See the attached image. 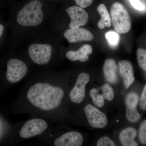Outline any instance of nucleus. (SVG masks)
Instances as JSON below:
<instances>
[{"instance_id":"nucleus-14","label":"nucleus","mask_w":146,"mask_h":146,"mask_svg":"<svg viewBox=\"0 0 146 146\" xmlns=\"http://www.w3.org/2000/svg\"><path fill=\"white\" fill-rule=\"evenodd\" d=\"M104 73L108 82L114 84L117 80V67L115 60L113 59H106L103 67Z\"/></svg>"},{"instance_id":"nucleus-1","label":"nucleus","mask_w":146,"mask_h":146,"mask_svg":"<svg viewBox=\"0 0 146 146\" xmlns=\"http://www.w3.org/2000/svg\"><path fill=\"white\" fill-rule=\"evenodd\" d=\"M64 95L63 89L59 87L48 84L37 83L29 89L27 97L35 107L49 111L59 106Z\"/></svg>"},{"instance_id":"nucleus-6","label":"nucleus","mask_w":146,"mask_h":146,"mask_svg":"<svg viewBox=\"0 0 146 146\" xmlns=\"http://www.w3.org/2000/svg\"><path fill=\"white\" fill-rule=\"evenodd\" d=\"M48 125L44 120L32 119L25 123L20 131L22 138H29L40 135L47 129Z\"/></svg>"},{"instance_id":"nucleus-22","label":"nucleus","mask_w":146,"mask_h":146,"mask_svg":"<svg viewBox=\"0 0 146 146\" xmlns=\"http://www.w3.org/2000/svg\"><path fill=\"white\" fill-rule=\"evenodd\" d=\"M98 146H115V143L109 137L104 136L99 139L97 142Z\"/></svg>"},{"instance_id":"nucleus-25","label":"nucleus","mask_w":146,"mask_h":146,"mask_svg":"<svg viewBox=\"0 0 146 146\" xmlns=\"http://www.w3.org/2000/svg\"><path fill=\"white\" fill-rule=\"evenodd\" d=\"M140 107L142 109H146V84L144 87L140 98Z\"/></svg>"},{"instance_id":"nucleus-17","label":"nucleus","mask_w":146,"mask_h":146,"mask_svg":"<svg viewBox=\"0 0 146 146\" xmlns=\"http://www.w3.org/2000/svg\"><path fill=\"white\" fill-rule=\"evenodd\" d=\"M90 95L95 105L99 108L102 107L104 106V98L103 95L100 93L98 88H95L91 90Z\"/></svg>"},{"instance_id":"nucleus-27","label":"nucleus","mask_w":146,"mask_h":146,"mask_svg":"<svg viewBox=\"0 0 146 146\" xmlns=\"http://www.w3.org/2000/svg\"><path fill=\"white\" fill-rule=\"evenodd\" d=\"M4 31V27L1 24H0V38L3 35Z\"/></svg>"},{"instance_id":"nucleus-19","label":"nucleus","mask_w":146,"mask_h":146,"mask_svg":"<svg viewBox=\"0 0 146 146\" xmlns=\"http://www.w3.org/2000/svg\"><path fill=\"white\" fill-rule=\"evenodd\" d=\"M137 60L140 68L146 71V50L143 48H138L136 51Z\"/></svg>"},{"instance_id":"nucleus-13","label":"nucleus","mask_w":146,"mask_h":146,"mask_svg":"<svg viewBox=\"0 0 146 146\" xmlns=\"http://www.w3.org/2000/svg\"><path fill=\"white\" fill-rule=\"evenodd\" d=\"M93 52V49L91 45L85 44L76 51L67 52L66 56L72 61L79 60L82 62H86L89 59V55Z\"/></svg>"},{"instance_id":"nucleus-23","label":"nucleus","mask_w":146,"mask_h":146,"mask_svg":"<svg viewBox=\"0 0 146 146\" xmlns=\"http://www.w3.org/2000/svg\"><path fill=\"white\" fill-rule=\"evenodd\" d=\"M139 138L142 144H146V120L141 124L139 131Z\"/></svg>"},{"instance_id":"nucleus-11","label":"nucleus","mask_w":146,"mask_h":146,"mask_svg":"<svg viewBox=\"0 0 146 146\" xmlns=\"http://www.w3.org/2000/svg\"><path fill=\"white\" fill-rule=\"evenodd\" d=\"M82 135L76 131H70L63 134L55 141L56 146H80L82 145Z\"/></svg>"},{"instance_id":"nucleus-7","label":"nucleus","mask_w":146,"mask_h":146,"mask_svg":"<svg viewBox=\"0 0 146 146\" xmlns=\"http://www.w3.org/2000/svg\"><path fill=\"white\" fill-rule=\"evenodd\" d=\"M84 112L90 125L96 128H102L107 125L106 115L97 108L88 104L84 108Z\"/></svg>"},{"instance_id":"nucleus-16","label":"nucleus","mask_w":146,"mask_h":146,"mask_svg":"<svg viewBox=\"0 0 146 146\" xmlns=\"http://www.w3.org/2000/svg\"><path fill=\"white\" fill-rule=\"evenodd\" d=\"M97 10L101 16V19L98 22V25L100 29L105 27H110L112 25V20L110 14L104 4H101L97 7Z\"/></svg>"},{"instance_id":"nucleus-2","label":"nucleus","mask_w":146,"mask_h":146,"mask_svg":"<svg viewBox=\"0 0 146 146\" xmlns=\"http://www.w3.org/2000/svg\"><path fill=\"white\" fill-rule=\"evenodd\" d=\"M42 4L37 0L31 1L18 12L17 22L21 25L25 27H35L41 24L44 19L42 10Z\"/></svg>"},{"instance_id":"nucleus-24","label":"nucleus","mask_w":146,"mask_h":146,"mask_svg":"<svg viewBox=\"0 0 146 146\" xmlns=\"http://www.w3.org/2000/svg\"><path fill=\"white\" fill-rule=\"evenodd\" d=\"M129 1L131 5L133 6L136 10L143 11L145 8V5L139 0H129Z\"/></svg>"},{"instance_id":"nucleus-21","label":"nucleus","mask_w":146,"mask_h":146,"mask_svg":"<svg viewBox=\"0 0 146 146\" xmlns=\"http://www.w3.org/2000/svg\"><path fill=\"white\" fill-rule=\"evenodd\" d=\"M106 37L110 44L112 45L116 44L119 41V35L115 32H108L106 34Z\"/></svg>"},{"instance_id":"nucleus-8","label":"nucleus","mask_w":146,"mask_h":146,"mask_svg":"<svg viewBox=\"0 0 146 146\" xmlns=\"http://www.w3.org/2000/svg\"><path fill=\"white\" fill-rule=\"evenodd\" d=\"M89 80L90 77L86 73H82L79 75L70 94V99L73 102L79 104L83 101L85 96V86Z\"/></svg>"},{"instance_id":"nucleus-4","label":"nucleus","mask_w":146,"mask_h":146,"mask_svg":"<svg viewBox=\"0 0 146 146\" xmlns=\"http://www.w3.org/2000/svg\"><path fill=\"white\" fill-rule=\"evenodd\" d=\"M52 47L48 44H33L29 47V53L32 60L38 65H46L50 60Z\"/></svg>"},{"instance_id":"nucleus-26","label":"nucleus","mask_w":146,"mask_h":146,"mask_svg":"<svg viewBox=\"0 0 146 146\" xmlns=\"http://www.w3.org/2000/svg\"><path fill=\"white\" fill-rule=\"evenodd\" d=\"M75 1L78 5L82 8H86L91 5L93 0H75Z\"/></svg>"},{"instance_id":"nucleus-20","label":"nucleus","mask_w":146,"mask_h":146,"mask_svg":"<svg viewBox=\"0 0 146 146\" xmlns=\"http://www.w3.org/2000/svg\"><path fill=\"white\" fill-rule=\"evenodd\" d=\"M126 117L129 121L135 123L138 121L141 118V115L137 109H126Z\"/></svg>"},{"instance_id":"nucleus-10","label":"nucleus","mask_w":146,"mask_h":146,"mask_svg":"<svg viewBox=\"0 0 146 146\" xmlns=\"http://www.w3.org/2000/svg\"><path fill=\"white\" fill-rule=\"evenodd\" d=\"M64 36L71 43L91 41L94 38V35L91 32L82 28L67 30L64 33Z\"/></svg>"},{"instance_id":"nucleus-15","label":"nucleus","mask_w":146,"mask_h":146,"mask_svg":"<svg viewBox=\"0 0 146 146\" xmlns=\"http://www.w3.org/2000/svg\"><path fill=\"white\" fill-rule=\"evenodd\" d=\"M137 135V131L133 127H128L122 131L119 136L120 142L123 146H138L134 141Z\"/></svg>"},{"instance_id":"nucleus-18","label":"nucleus","mask_w":146,"mask_h":146,"mask_svg":"<svg viewBox=\"0 0 146 146\" xmlns=\"http://www.w3.org/2000/svg\"><path fill=\"white\" fill-rule=\"evenodd\" d=\"M97 88L100 93L103 95L105 100L111 101L114 99L115 96L114 91L112 86L108 84H105L102 87Z\"/></svg>"},{"instance_id":"nucleus-3","label":"nucleus","mask_w":146,"mask_h":146,"mask_svg":"<svg viewBox=\"0 0 146 146\" xmlns=\"http://www.w3.org/2000/svg\"><path fill=\"white\" fill-rule=\"evenodd\" d=\"M110 15L112 26L117 32L125 34L130 31L131 27L130 16L122 4L113 3L110 8Z\"/></svg>"},{"instance_id":"nucleus-5","label":"nucleus","mask_w":146,"mask_h":146,"mask_svg":"<svg viewBox=\"0 0 146 146\" xmlns=\"http://www.w3.org/2000/svg\"><path fill=\"white\" fill-rule=\"evenodd\" d=\"M27 72V67L23 61L15 58L11 59L7 64V78L9 82L16 83L23 78Z\"/></svg>"},{"instance_id":"nucleus-12","label":"nucleus","mask_w":146,"mask_h":146,"mask_svg":"<svg viewBox=\"0 0 146 146\" xmlns=\"http://www.w3.org/2000/svg\"><path fill=\"white\" fill-rule=\"evenodd\" d=\"M119 72L125 88L127 89L134 81L133 66L130 61L123 60L119 63Z\"/></svg>"},{"instance_id":"nucleus-9","label":"nucleus","mask_w":146,"mask_h":146,"mask_svg":"<svg viewBox=\"0 0 146 146\" xmlns=\"http://www.w3.org/2000/svg\"><path fill=\"white\" fill-rule=\"evenodd\" d=\"M71 19L69 26L70 29H76L85 25L88 22L89 16L83 8L79 6H72L66 10Z\"/></svg>"}]
</instances>
